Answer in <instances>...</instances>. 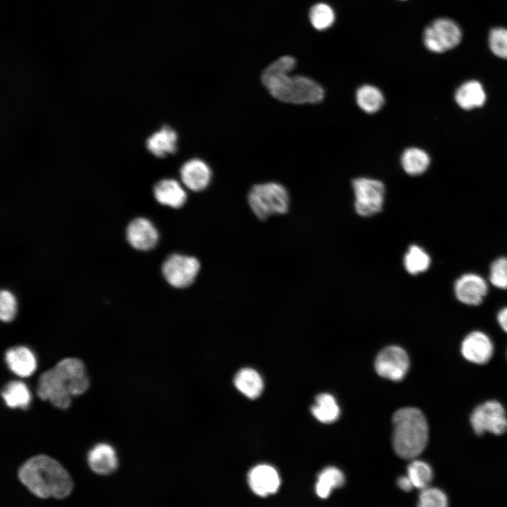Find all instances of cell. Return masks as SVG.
<instances>
[{"mask_svg": "<svg viewBox=\"0 0 507 507\" xmlns=\"http://www.w3.org/2000/svg\"><path fill=\"white\" fill-rule=\"evenodd\" d=\"M296 61L283 56L270 63L261 74V82L275 99L292 104H316L325 97V89L315 80L301 75H290Z\"/></svg>", "mask_w": 507, "mask_h": 507, "instance_id": "obj_1", "label": "cell"}, {"mask_svg": "<svg viewBox=\"0 0 507 507\" xmlns=\"http://www.w3.org/2000/svg\"><path fill=\"white\" fill-rule=\"evenodd\" d=\"M89 387L83 362L76 358H66L39 375L37 394L42 400H49L54 406L65 409L70 406L72 396L84 394Z\"/></svg>", "mask_w": 507, "mask_h": 507, "instance_id": "obj_2", "label": "cell"}, {"mask_svg": "<svg viewBox=\"0 0 507 507\" xmlns=\"http://www.w3.org/2000/svg\"><path fill=\"white\" fill-rule=\"evenodd\" d=\"M18 477L32 494L42 499H64L73 487L66 470L46 455H37L27 460L19 468Z\"/></svg>", "mask_w": 507, "mask_h": 507, "instance_id": "obj_3", "label": "cell"}, {"mask_svg": "<svg viewBox=\"0 0 507 507\" xmlns=\"http://www.w3.org/2000/svg\"><path fill=\"white\" fill-rule=\"evenodd\" d=\"M392 424L396 453L405 459L420 454L428 440V425L423 413L416 408H402L394 414Z\"/></svg>", "mask_w": 507, "mask_h": 507, "instance_id": "obj_4", "label": "cell"}, {"mask_svg": "<svg viewBox=\"0 0 507 507\" xmlns=\"http://www.w3.org/2000/svg\"><path fill=\"white\" fill-rule=\"evenodd\" d=\"M249 206L256 217L265 220L288 211L290 196L287 188L276 182L254 184L248 194Z\"/></svg>", "mask_w": 507, "mask_h": 507, "instance_id": "obj_5", "label": "cell"}, {"mask_svg": "<svg viewBox=\"0 0 507 507\" xmlns=\"http://www.w3.org/2000/svg\"><path fill=\"white\" fill-rule=\"evenodd\" d=\"M355 211L361 216L370 217L379 213L383 208L385 186L377 180L367 177L352 181Z\"/></svg>", "mask_w": 507, "mask_h": 507, "instance_id": "obj_6", "label": "cell"}, {"mask_svg": "<svg viewBox=\"0 0 507 507\" xmlns=\"http://www.w3.org/2000/svg\"><path fill=\"white\" fill-rule=\"evenodd\" d=\"M201 269L199 259L192 255L174 253L169 255L161 266L166 282L176 289H185L195 282Z\"/></svg>", "mask_w": 507, "mask_h": 507, "instance_id": "obj_7", "label": "cell"}, {"mask_svg": "<svg viewBox=\"0 0 507 507\" xmlns=\"http://www.w3.org/2000/svg\"><path fill=\"white\" fill-rule=\"evenodd\" d=\"M461 38L460 27L448 18L434 20L425 27L423 35L425 47L434 53H442L456 47Z\"/></svg>", "mask_w": 507, "mask_h": 507, "instance_id": "obj_8", "label": "cell"}, {"mask_svg": "<svg viewBox=\"0 0 507 507\" xmlns=\"http://www.w3.org/2000/svg\"><path fill=\"white\" fill-rule=\"evenodd\" d=\"M470 424L478 435L485 432L502 434L507 430L506 411L499 402L494 400L486 401L473 410Z\"/></svg>", "mask_w": 507, "mask_h": 507, "instance_id": "obj_9", "label": "cell"}, {"mask_svg": "<svg viewBox=\"0 0 507 507\" xmlns=\"http://www.w3.org/2000/svg\"><path fill=\"white\" fill-rule=\"evenodd\" d=\"M408 368V356L406 352L398 346L385 347L378 353L375 361L377 373L393 381L402 380Z\"/></svg>", "mask_w": 507, "mask_h": 507, "instance_id": "obj_10", "label": "cell"}, {"mask_svg": "<svg viewBox=\"0 0 507 507\" xmlns=\"http://www.w3.org/2000/svg\"><path fill=\"white\" fill-rule=\"evenodd\" d=\"M126 237L130 244L139 251L154 249L159 239V234L154 223L144 217L132 219L126 228Z\"/></svg>", "mask_w": 507, "mask_h": 507, "instance_id": "obj_11", "label": "cell"}, {"mask_svg": "<svg viewBox=\"0 0 507 507\" xmlns=\"http://www.w3.org/2000/svg\"><path fill=\"white\" fill-rule=\"evenodd\" d=\"M182 184L188 189L199 192L206 189L212 179L210 166L201 158H194L184 162L180 169Z\"/></svg>", "mask_w": 507, "mask_h": 507, "instance_id": "obj_12", "label": "cell"}, {"mask_svg": "<svg viewBox=\"0 0 507 507\" xmlns=\"http://www.w3.org/2000/svg\"><path fill=\"white\" fill-rule=\"evenodd\" d=\"M493 344L489 338L481 332H472L467 335L461 344V353L470 362L484 364L492 358Z\"/></svg>", "mask_w": 507, "mask_h": 507, "instance_id": "obj_13", "label": "cell"}, {"mask_svg": "<svg viewBox=\"0 0 507 507\" xmlns=\"http://www.w3.org/2000/svg\"><path fill=\"white\" fill-rule=\"evenodd\" d=\"M184 185L172 178H164L156 182L153 187V195L156 201L172 208H180L187 199Z\"/></svg>", "mask_w": 507, "mask_h": 507, "instance_id": "obj_14", "label": "cell"}, {"mask_svg": "<svg viewBox=\"0 0 507 507\" xmlns=\"http://www.w3.org/2000/svg\"><path fill=\"white\" fill-rule=\"evenodd\" d=\"M487 292V285L480 276L466 274L455 284V293L458 299L467 305L480 304Z\"/></svg>", "mask_w": 507, "mask_h": 507, "instance_id": "obj_15", "label": "cell"}, {"mask_svg": "<svg viewBox=\"0 0 507 507\" xmlns=\"http://www.w3.org/2000/svg\"><path fill=\"white\" fill-rule=\"evenodd\" d=\"M178 134L168 125H163L146 139V147L154 156L163 158L177 150Z\"/></svg>", "mask_w": 507, "mask_h": 507, "instance_id": "obj_16", "label": "cell"}, {"mask_svg": "<svg viewBox=\"0 0 507 507\" xmlns=\"http://www.w3.org/2000/svg\"><path fill=\"white\" fill-rule=\"evenodd\" d=\"M249 483L255 494L265 496L277 491L280 480L277 471L273 467L259 465L250 471Z\"/></svg>", "mask_w": 507, "mask_h": 507, "instance_id": "obj_17", "label": "cell"}, {"mask_svg": "<svg viewBox=\"0 0 507 507\" xmlns=\"http://www.w3.org/2000/svg\"><path fill=\"white\" fill-rule=\"evenodd\" d=\"M88 464L96 474L108 475L118 468V458L114 449L107 444H98L89 452Z\"/></svg>", "mask_w": 507, "mask_h": 507, "instance_id": "obj_18", "label": "cell"}, {"mask_svg": "<svg viewBox=\"0 0 507 507\" xmlns=\"http://www.w3.org/2000/svg\"><path fill=\"white\" fill-rule=\"evenodd\" d=\"M9 369L18 376L31 375L36 369L37 361L32 351L26 346H18L9 349L5 355Z\"/></svg>", "mask_w": 507, "mask_h": 507, "instance_id": "obj_19", "label": "cell"}, {"mask_svg": "<svg viewBox=\"0 0 507 507\" xmlns=\"http://www.w3.org/2000/svg\"><path fill=\"white\" fill-rule=\"evenodd\" d=\"M455 99L461 108L470 110L483 106L486 94L482 85L478 81L470 80L462 84L457 89Z\"/></svg>", "mask_w": 507, "mask_h": 507, "instance_id": "obj_20", "label": "cell"}, {"mask_svg": "<svg viewBox=\"0 0 507 507\" xmlns=\"http://www.w3.org/2000/svg\"><path fill=\"white\" fill-rule=\"evenodd\" d=\"M357 106L365 113L374 114L383 107L385 99L382 92L376 86L365 84L356 91Z\"/></svg>", "mask_w": 507, "mask_h": 507, "instance_id": "obj_21", "label": "cell"}, {"mask_svg": "<svg viewBox=\"0 0 507 507\" xmlns=\"http://www.w3.org/2000/svg\"><path fill=\"white\" fill-rule=\"evenodd\" d=\"M430 158L427 153L418 147H408L401 154L400 163L403 171L411 176L424 173L429 167Z\"/></svg>", "mask_w": 507, "mask_h": 507, "instance_id": "obj_22", "label": "cell"}, {"mask_svg": "<svg viewBox=\"0 0 507 507\" xmlns=\"http://www.w3.org/2000/svg\"><path fill=\"white\" fill-rule=\"evenodd\" d=\"M236 387L250 399H256L261 394L263 384L260 375L250 368L241 369L234 377Z\"/></svg>", "mask_w": 507, "mask_h": 507, "instance_id": "obj_23", "label": "cell"}, {"mask_svg": "<svg viewBox=\"0 0 507 507\" xmlns=\"http://www.w3.org/2000/svg\"><path fill=\"white\" fill-rule=\"evenodd\" d=\"M311 411L316 419L324 423L334 422L339 415V408L336 400L333 396L327 393L316 396Z\"/></svg>", "mask_w": 507, "mask_h": 507, "instance_id": "obj_24", "label": "cell"}, {"mask_svg": "<svg viewBox=\"0 0 507 507\" xmlns=\"http://www.w3.org/2000/svg\"><path fill=\"white\" fill-rule=\"evenodd\" d=\"M1 396L10 408L25 409L30 401V394L27 386L20 381L8 382L1 391Z\"/></svg>", "mask_w": 507, "mask_h": 507, "instance_id": "obj_25", "label": "cell"}, {"mask_svg": "<svg viewBox=\"0 0 507 507\" xmlns=\"http://www.w3.org/2000/svg\"><path fill=\"white\" fill-rule=\"evenodd\" d=\"M344 483L343 473L337 468L327 467L318 475L315 485L316 494L319 497L325 499L333 489L342 487Z\"/></svg>", "mask_w": 507, "mask_h": 507, "instance_id": "obj_26", "label": "cell"}, {"mask_svg": "<svg viewBox=\"0 0 507 507\" xmlns=\"http://www.w3.org/2000/svg\"><path fill=\"white\" fill-rule=\"evenodd\" d=\"M430 263L429 255L418 245H411L404 256L405 268L411 275H418L427 270Z\"/></svg>", "mask_w": 507, "mask_h": 507, "instance_id": "obj_27", "label": "cell"}, {"mask_svg": "<svg viewBox=\"0 0 507 507\" xmlns=\"http://www.w3.org/2000/svg\"><path fill=\"white\" fill-rule=\"evenodd\" d=\"M308 17L312 26L317 30L323 31L333 25L335 13L330 5L320 2L311 8Z\"/></svg>", "mask_w": 507, "mask_h": 507, "instance_id": "obj_28", "label": "cell"}, {"mask_svg": "<svg viewBox=\"0 0 507 507\" xmlns=\"http://www.w3.org/2000/svg\"><path fill=\"white\" fill-rule=\"evenodd\" d=\"M408 476L414 487L423 489L428 487L433 478V472L427 463L415 461L408 467Z\"/></svg>", "mask_w": 507, "mask_h": 507, "instance_id": "obj_29", "label": "cell"}, {"mask_svg": "<svg viewBox=\"0 0 507 507\" xmlns=\"http://www.w3.org/2000/svg\"><path fill=\"white\" fill-rule=\"evenodd\" d=\"M421 490L419 495L418 506L444 507L447 506V497L442 490L433 487H425Z\"/></svg>", "mask_w": 507, "mask_h": 507, "instance_id": "obj_30", "label": "cell"}, {"mask_svg": "<svg viewBox=\"0 0 507 507\" xmlns=\"http://www.w3.org/2000/svg\"><path fill=\"white\" fill-rule=\"evenodd\" d=\"M489 47L496 56L507 59V30L502 27L494 28L489 37Z\"/></svg>", "mask_w": 507, "mask_h": 507, "instance_id": "obj_31", "label": "cell"}, {"mask_svg": "<svg viewBox=\"0 0 507 507\" xmlns=\"http://www.w3.org/2000/svg\"><path fill=\"white\" fill-rule=\"evenodd\" d=\"M17 301L14 295L4 289L0 293V318L3 322H10L15 316Z\"/></svg>", "mask_w": 507, "mask_h": 507, "instance_id": "obj_32", "label": "cell"}, {"mask_svg": "<svg viewBox=\"0 0 507 507\" xmlns=\"http://www.w3.org/2000/svg\"><path fill=\"white\" fill-rule=\"evenodd\" d=\"M491 282L500 289H507V258H499L494 261L490 269Z\"/></svg>", "mask_w": 507, "mask_h": 507, "instance_id": "obj_33", "label": "cell"}, {"mask_svg": "<svg viewBox=\"0 0 507 507\" xmlns=\"http://www.w3.org/2000/svg\"><path fill=\"white\" fill-rule=\"evenodd\" d=\"M397 484L400 489L406 492L411 491L414 487L408 476L400 477L397 480Z\"/></svg>", "mask_w": 507, "mask_h": 507, "instance_id": "obj_34", "label": "cell"}, {"mask_svg": "<svg viewBox=\"0 0 507 507\" xmlns=\"http://www.w3.org/2000/svg\"><path fill=\"white\" fill-rule=\"evenodd\" d=\"M497 320L501 328L507 332V307L499 311Z\"/></svg>", "mask_w": 507, "mask_h": 507, "instance_id": "obj_35", "label": "cell"}, {"mask_svg": "<svg viewBox=\"0 0 507 507\" xmlns=\"http://www.w3.org/2000/svg\"></svg>", "mask_w": 507, "mask_h": 507, "instance_id": "obj_36", "label": "cell"}]
</instances>
